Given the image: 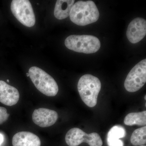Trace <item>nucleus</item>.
<instances>
[{"mask_svg":"<svg viewBox=\"0 0 146 146\" xmlns=\"http://www.w3.org/2000/svg\"><path fill=\"white\" fill-rule=\"evenodd\" d=\"M70 16L73 23L84 26L96 22L99 18L100 13L93 1H79L73 5Z\"/></svg>","mask_w":146,"mask_h":146,"instance_id":"nucleus-1","label":"nucleus"},{"mask_svg":"<svg viewBox=\"0 0 146 146\" xmlns=\"http://www.w3.org/2000/svg\"><path fill=\"white\" fill-rule=\"evenodd\" d=\"M9 114L5 108L0 107V125L2 124L8 119Z\"/></svg>","mask_w":146,"mask_h":146,"instance_id":"nucleus-16","label":"nucleus"},{"mask_svg":"<svg viewBox=\"0 0 146 146\" xmlns=\"http://www.w3.org/2000/svg\"><path fill=\"white\" fill-rule=\"evenodd\" d=\"M58 118L57 112L54 110L46 108L35 109L33 113V122L40 127L51 126L56 122Z\"/></svg>","mask_w":146,"mask_h":146,"instance_id":"nucleus-8","label":"nucleus"},{"mask_svg":"<svg viewBox=\"0 0 146 146\" xmlns=\"http://www.w3.org/2000/svg\"><path fill=\"white\" fill-rule=\"evenodd\" d=\"M133 146H141L146 143V126L137 129L133 131L130 139Z\"/></svg>","mask_w":146,"mask_h":146,"instance_id":"nucleus-15","label":"nucleus"},{"mask_svg":"<svg viewBox=\"0 0 146 146\" xmlns=\"http://www.w3.org/2000/svg\"><path fill=\"white\" fill-rule=\"evenodd\" d=\"M74 0H58L54 9L55 17L58 20L68 18L74 5Z\"/></svg>","mask_w":146,"mask_h":146,"instance_id":"nucleus-13","label":"nucleus"},{"mask_svg":"<svg viewBox=\"0 0 146 146\" xmlns=\"http://www.w3.org/2000/svg\"><path fill=\"white\" fill-rule=\"evenodd\" d=\"M145 100H146V96H145Z\"/></svg>","mask_w":146,"mask_h":146,"instance_id":"nucleus-19","label":"nucleus"},{"mask_svg":"<svg viewBox=\"0 0 146 146\" xmlns=\"http://www.w3.org/2000/svg\"><path fill=\"white\" fill-rule=\"evenodd\" d=\"M29 77L36 89L48 96L57 95L58 87L51 76L38 67H31L29 71Z\"/></svg>","mask_w":146,"mask_h":146,"instance_id":"nucleus-3","label":"nucleus"},{"mask_svg":"<svg viewBox=\"0 0 146 146\" xmlns=\"http://www.w3.org/2000/svg\"><path fill=\"white\" fill-rule=\"evenodd\" d=\"M7 81L8 82H9V80H7Z\"/></svg>","mask_w":146,"mask_h":146,"instance_id":"nucleus-21","label":"nucleus"},{"mask_svg":"<svg viewBox=\"0 0 146 146\" xmlns=\"http://www.w3.org/2000/svg\"><path fill=\"white\" fill-rule=\"evenodd\" d=\"M20 99L18 89L9 85L5 82L0 80V102L8 106L15 105Z\"/></svg>","mask_w":146,"mask_h":146,"instance_id":"nucleus-10","label":"nucleus"},{"mask_svg":"<svg viewBox=\"0 0 146 146\" xmlns=\"http://www.w3.org/2000/svg\"><path fill=\"white\" fill-rule=\"evenodd\" d=\"M146 146L145 145H141V146Z\"/></svg>","mask_w":146,"mask_h":146,"instance_id":"nucleus-20","label":"nucleus"},{"mask_svg":"<svg viewBox=\"0 0 146 146\" xmlns=\"http://www.w3.org/2000/svg\"><path fill=\"white\" fill-rule=\"evenodd\" d=\"M125 125H137L145 126L146 125V111L139 112H131L127 115L124 120Z\"/></svg>","mask_w":146,"mask_h":146,"instance_id":"nucleus-14","label":"nucleus"},{"mask_svg":"<svg viewBox=\"0 0 146 146\" xmlns=\"http://www.w3.org/2000/svg\"><path fill=\"white\" fill-rule=\"evenodd\" d=\"M129 41L136 44L143 39L146 35V21L143 18H137L131 21L126 33Z\"/></svg>","mask_w":146,"mask_h":146,"instance_id":"nucleus-9","label":"nucleus"},{"mask_svg":"<svg viewBox=\"0 0 146 146\" xmlns=\"http://www.w3.org/2000/svg\"><path fill=\"white\" fill-rule=\"evenodd\" d=\"M124 128L121 125H115L110 129L108 133L107 142L108 146H124V143L120 138L126 136Z\"/></svg>","mask_w":146,"mask_h":146,"instance_id":"nucleus-12","label":"nucleus"},{"mask_svg":"<svg viewBox=\"0 0 146 146\" xmlns=\"http://www.w3.org/2000/svg\"><path fill=\"white\" fill-rule=\"evenodd\" d=\"M101 83L98 78L87 74L80 78L78 84V90L82 101L87 106L94 107L96 105Z\"/></svg>","mask_w":146,"mask_h":146,"instance_id":"nucleus-2","label":"nucleus"},{"mask_svg":"<svg viewBox=\"0 0 146 146\" xmlns=\"http://www.w3.org/2000/svg\"><path fill=\"white\" fill-rule=\"evenodd\" d=\"M146 82V59L141 60L128 74L124 82L126 90L133 93L141 89Z\"/></svg>","mask_w":146,"mask_h":146,"instance_id":"nucleus-7","label":"nucleus"},{"mask_svg":"<svg viewBox=\"0 0 146 146\" xmlns=\"http://www.w3.org/2000/svg\"><path fill=\"white\" fill-rule=\"evenodd\" d=\"M65 44L69 49L76 52L94 53L100 48L99 39L90 35H71L65 39Z\"/></svg>","mask_w":146,"mask_h":146,"instance_id":"nucleus-4","label":"nucleus"},{"mask_svg":"<svg viewBox=\"0 0 146 146\" xmlns=\"http://www.w3.org/2000/svg\"><path fill=\"white\" fill-rule=\"evenodd\" d=\"M11 9L13 16L24 25L28 27L34 25L35 16L28 0H13L11 3Z\"/></svg>","mask_w":146,"mask_h":146,"instance_id":"nucleus-5","label":"nucleus"},{"mask_svg":"<svg viewBox=\"0 0 146 146\" xmlns=\"http://www.w3.org/2000/svg\"><path fill=\"white\" fill-rule=\"evenodd\" d=\"M65 142L69 146H78L86 143L90 146H102L103 142L99 134L96 132L88 134L78 128L71 129L66 133Z\"/></svg>","mask_w":146,"mask_h":146,"instance_id":"nucleus-6","label":"nucleus"},{"mask_svg":"<svg viewBox=\"0 0 146 146\" xmlns=\"http://www.w3.org/2000/svg\"><path fill=\"white\" fill-rule=\"evenodd\" d=\"M4 140V138L3 135L1 133H0V146L3 142Z\"/></svg>","mask_w":146,"mask_h":146,"instance_id":"nucleus-17","label":"nucleus"},{"mask_svg":"<svg viewBox=\"0 0 146 146\" xmlns=\"http://www.w3.org/2000/svg\"><path fill=\"white\" fill-rule=\"evenodd\" d=\"M27 76H29V73H27Z\"/></svg>","mask_w":146,"mask_h":146,"instance_id":"nucleus-18","label":"nucleus"},{"mask_svg":"<svg viewBox=\"0 0 146 146\" xmlns=\"http://www.w3.org/2000/svg\"><path fill=\"white\" fill-rule=\"evenodd\" d=\"M12 145L13 146H41V141L33 133L21 131L13 136Z\"/></svg>","mask_w":146,"mask_h":146,"instance_id":"nucleus-11","label":"nucleus"}]
</instances>
